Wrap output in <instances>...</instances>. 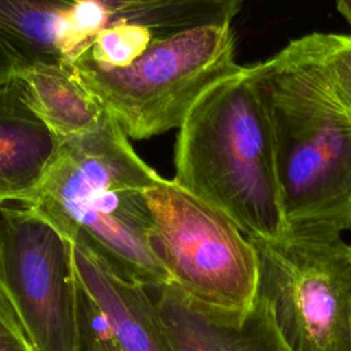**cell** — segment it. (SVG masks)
Here are the masks:
<instances>
[{"instance_id":"6","label":"cell","mask_w":351,"mask_h":351,"mask_svg":"<svg viewBox=\"0 0 351 351\" xmlns=\"http://www.w3.org/2000/svg\"><path fill=\"white\" fill-rule=\"evenodd\" d=\"M154 218L151 247L170 284L193 300L244 311L258 288L254 243L223 213L160 177L147 191Z\"/></svg>"},{"instance_id":"7","label":"cell","mask_w":351,"mask_h":351,"mask_svg":"<svg viewBox=\"0 0 351 351\" xmlns=\"http://www.w3.org/2000/svg\"><path fill=\"white\" fill-rule=\"evenodd\" d=\"M77 284L71 241L29 206H0V292L34 351H75Z\"/></svg>"},{"instance_id":"2","label":"cell","mask_w":351,"mask_h":351,"mask_svg":"<svg viewBox=\"0 0 351 351\" xmlns=\"http://www.w3.org/2000/svg\"><path fill=\"white\" fill-rule=\"evenodd\" d=\"M174 178L252 240L287 230L270 111L254 66L203 93L178 128Z\"/></svg>"},{"instance_id":"14","label":"cell","mask_w":351,"mask_h":351,"mask_svg":"<svg viewBox=\"0 0 351 351\" xmlns=\"http://www.w3.org/2000/svg\"><path fill=\"white\" fill-rule=\"evenodd\" d=\"M287 48L351 118V34L311 33Z\"/></svg>"},{"instance_id":"11","label":"cell","mask_w":351,"mask_h":351,"mask_svg":"<svg viewBox=\"0 0 351 351\" xmlns=\"http://www.w3.org/2000/svg\"><path fill=\"white\" fill-rule=\"evenodd\" d=\"M75 271L123 351H174L144 284L122 276L88 247L71 243Z\"/></svg>"},{"instance_id":"4","label":"cell","mask_w":351,"mask_h":351,"mask_svg":"<svg viewBox=\"0 0 351 351\" xmlns=\"http://www.w3.org/2000/svg\"><path fill=\"white\" fill-rule=\"evenodd\" d=\"M70 64L134 140L178 129L203 93L244 67L234 59L232 26L178 33L122 67Z\"/></svg>"},{"instance_id":"1","label":"cell","mask_w":351,"mask_h":351,"mask_svg":"<svg viewBox=\"0 0 351 351\" xmlns=\"http://www.w3.org/2000/svg\"><path fill=\"white\" fill-rule=\"evenodd\" d=\"M110 114L97 128L59 138L56 155L29 206L71 243L88 247L144 285L170 282L151 247L147 191L160 178Z\"/></svg>"},{"instance_id":"18","label":"cell","mask_w":351,"mask_h":351,"mask_svg":"<svg viewBox=\"0 0 351 351\" xmlns=\"http://www.w3.org/2000/svg\"><path fill=\"white\" fill-rule=\"evenodd\" d=\"M339 12L346 18L348 25L351 26V0H336Z\"/></svg>"},{"instance_id":"16","label":"cell","mask_w":351,"mask_h":351,"mask_svg":"<svg viewBox=\"0 0 351 351\" xmlns=\"http://www.w3.org/2000/svg\"><path fill=\"white\" fill-rule=\"evenodd\" d=\"M0 351H34L11 306L0 292Z\"/></svg>"},{"instance_id":"9","label":"cell","mask_w":351,"mask_h":351,"mask_svg":"<svg viewBox=\"0 0 351 351\" xmlns=\"http://www.w3.org/2000/svg\"><path fill=\"white\" fill-rule=\"evenodd\" d=\"M243 0H136L110 10L106 25L70 63L122 67L178 33L230 26Z\"/></svg>"},{"instance_id":"10","label":"cell","mask_w":351,"mask_h":351,"mask_svg":"<svg viewBox=\"0 0 351 351\" xmlns=\"http://www.w3.org/2000/svg\"><path fill=\"white\" fill-rule=\"evenodd\" d=\"M174 351H289L266 303L228 311L202 304L170 282L145 285Z\"/></svg>"},{"instance_id":"15","label":"cell","mask_w":351,"mask_h":351,"mask_svg":"<svg viewBox=\"0 0 351 351\" xmlns=\"http://www.w3.org/2000/svg\"><path fill=\"white\" fill-rule=\"evenodd\" d=\"M75 351H123L106 315L84 287L80 277L77 284Z\"/></svg>"},{"instance_id":"17","label":"cell","mask_w":351,"mask_h":351,"mask_svg":"<svg viewBox=\"0 0 351 351\" xmlns=\"http://www.w3.org/2000/svg\"><path fill=\"white\" fill-rule=\"evenodd\" d=\"M71 1H75V3H95L97 5H101L104 8H108V10H117V8H121V7H125L136 0H71Z\"/></svg>"},{"instance_id":"12","label":"cell","mask_w":351,"mask_h":351,"mask_svg":"<svg viewBox=\"0 0 351 351\" xmlns=\"http://www.w3.org/2000/svg\"><path fill=\"white\" fill-rule=\"evenodd\" d=\"M59 138L32 111L16 80L0 85V206L25 204L38 191Z\"/></svg>"},{"instance_id":"8","label":"cell","mask_w":351,"mask_h":351,"mask_svg":"<svg viewBox=\"0 0 351 351\" xmlns=\"http://www.w3.org/2000/svg\"><path fill=\"white\" fill-rule=\"evenodd\" d=\"M104 10L71 0H0V85L40 63L73 60L95 37Z\"/></svg>"},{"instance_id":"5","label":"cell","mask_w":351,"mask_h":351,"mask_svg":"<svg viewBox=\"0 0 351 351\" xmlns=\"http://www.w3.org/2000/svg\"><path fill=\"white\" fill-rule=\"evenodd\" d=\"M256 295L289 351H351V245L325 226L252 240Z\"/></svg>"},{"instance_id":"13","label":"cell","mask_w":351,"mask_h":351,"mask_svg":"<svg viewBox=\"0 0 351 351\" xmlns=\"http://www.w3.org/2000/svg\"><path fill=\"white\" fill-rule=\"evenodd\" d=\"M16 82L27 106L58 138L93 130L110 115L67 60L36 64Z\"/></svg>"},{"instance_id":"3","label":"cell","mask_w":351,"mask_h":351,"mask_svg":"<svg viewBox=\"0 0 351 351\" xmlns=\"http://www.w3.org/2000/svg\"><path fill=\"white\" fill-rule=\"evenodd\" d=\"M255 69L287 226L351 230V118L287 47Z\"/></svg>"}]
</instances>
